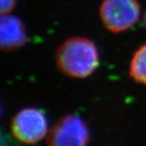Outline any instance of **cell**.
Instances as JSON below:
<instances>
[{
	"label": "cell",
	"instance_id": "cell-4",
	"mask_svg": "<svg viewBox=\"0 0 146 146\" xmlns=\"http://www.w3.org/2000/svg\"><path fill=\"white\" fill-rule=\"evenodd\" d=\"M47 119L42 110L28 107L20 110L11 120L14 136L26 144L42 141L47 133Z\"/></svg>",
	"mask_w": 146,
	"mask_h": 146
},
{
	"label": "cell",
	"instance_id": "cell-5",
	"mask_svg": "<svg viewBox=\"0 0 146 146\" xmlns=\"http://www.w3.org/2000/svg\"><path fill=\"white\" fill-rule=\"evenodd\" d=\"M26 31L21 19L10 14L2 15L0 22V46L10 52L23 46L26 42Z\"/></svg>",
	"mask_w": 146,
	"mask_h": 146
},
{
	"label": "cell",
	"instance_id": "cell-8",
	"mask_svg": "<svg viewBox=\"0 0 146 146\" xmlns=\"http://www.w3.org/2000/svg\"><path fill=\"white\" fill-rule=\"evenodd\" d=\"M143 20H144V24H145V26L146 28V11H145V14H144V18H143Z\"/></svg>",
	"mask_w": 146,
	"mask_h": 146
},
{
	"label": "cell",
	"instance_id": "cell-1",
	"mask_svg": "<svg viewBox=\"0 0 146 146\" xmlns=\"http://www.w3.org/2000/svg\"><path fill=\"white\" fill-rule=\"evenodd\" d=\"M58 69L72 78H86L99 65V53L96 45L84 36H72L58 47L55 52Z\"/></svg>",
	"mask_w": 146,
	"mask_h": 146
},
{
	"label": "cell",
	"instance_id": "cell-3",
	"mask_svg": "<svg viewBox=\"0 0 146 146\" xmlns=\"http://www.w3.org/2000/svg\"><path fill=\"white\" fill-rule=\"evenodd\" d=\"M89 131L79 116L68 115L54 125L47 136L48 146H88Z\"/></svg>",
	"mask_w": 146,
	"mask_h": 146
},
{
	"label": "cell",
	"instance_id": "cell-6",
	"mask_svg": "<svg viewBox=\"0 0 146 146\" xmlns=\"http://www.w3.org/2000/svg\"><path fill=\"white\" fill-rule=\"evenodd\" d=\"M129 74L136 83L146 85V43L133 54L130 62Z\"/></svg>",
	"mask_w": 146,
	"mask_h": 146
},
{
	"label": "cell",
	"instance_id": "cell-7",
	"mask_svg": "<svg viewBox=\"0 0 146 146\" xmlns=\"http://www.w3.org/2000/svg\"><path fill=\"white\" fill-rule=\"evenodd\" d=\"M17 0H1L0 1V11L1 15L10 14L15 8Z\"/></svg>",
	"mask_w": 146,
	"mask_h": 146
},
{
	"label": "cell",
	"instance_id": "cell-2",
	"mask_svg": "<svg viewBox=\"0 0 146 146\" xmlns=\"http://www.w3.org/2000/svg\"><path fill=\"white\" fill-rule=\"evenodd\" d=\"M99 15L107 30L119 33L132 28L140 20L141 5L138 0H103Z\"/></svg>",
	"mask_w": 146,
	"mask_h": 146
}]
</instances>
